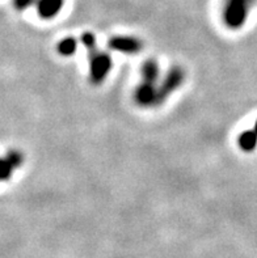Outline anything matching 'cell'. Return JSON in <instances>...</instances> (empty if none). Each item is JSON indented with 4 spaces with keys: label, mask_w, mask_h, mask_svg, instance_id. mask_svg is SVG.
Listing matches in <instances>:
<instances>
[{
    "label": "cell",
    "mask_w": 257,
    "mask_h": 258,
    "mask_svg": "<svg viewBox=\"0 0 257 258\" xmlns=\"http://www.w3.org/2000/svg\"><path fill=\"white\" fill-rule=\"evenodd\" d=\"M253 2L254 0H227L223 12V20L227 28L235 30L244 25Z\"/></svg>",
    "instance_id": "6da1fadb"
},
{
    "label": "cell",
    "mask_w": 257,
    "mask_h": 258,
    "mask_svg": "<svg viewBox=\"0 0 257 258\" xmlns=\"http://www.w3.org/2000/svg\"><path fill=\"white\" fill-rule=\"evenodd\" d=\"M112 70V58L97 49L89 51V79L93 84H101Z\"/></svg>",
    "instance_id": "7a4b0ae2"
},
{
    "label": "cell",
    "mask_w": 257,
    "mask_h": 258,
    "mask_svg": "<svg viewBox=\"0 0 257 258\" xmlns=\"http://www.w3.org/2000/svg\"><path fill=\"white\" fill-rule=\"evenodd\" d=\"M185 74L180 67H172L163 79V82L158 85V98H159V105L163 104L167 98L172 95L176 89H179L184 83Z\"/></svg>",
    "instance_id": "3957f363"
},
{
    "label": "cell",
    "mask_w": 257,
    "mask_h": 258,
    "mask_svg": "<svg viewBox=\"0 0 257 258\" xmlns=\"http://www.w3.org/2000/svg\"><path fill=\"white\" fill-rule=\"evenodd\" d=\"M134 100L142 108H151V106H159V98H158V85L153 83L143 82L140 83L134 92Z\"/></svg>",
    "instance_id": "277c9868"
},
{
    "label": "cell",
    "mask_w": 257,
    "mask_h": 258,
    "mask_svg": "<svg viewBox=\"0 0 257 258\" xmlns=\"http://www.w3.org/2000/svg\"><path fill=\"white\" fill-rule=\"evenodd\" d=\"M108 45L112 50L122 52V54H138L142 50V42L138 38H134V37H112Z\"/></svg>",
    "instance_id": "5b68a950"
},
{
    "label": "cell",
    "mask_w": 257,
    "mask_h": 258,
    "mask_svg": "<svg viewBox=\"0 0 257 258\" xmlns=\"http://www.w3.org/2000/svg\"><path fill=\"white\" fill-rule=\"evenodd\" d=\"M63 0H38L37 11L42 19H53L62 10Z\"/></svg>",
    "instance_id": "8992f818"
},
{
    "label": "cell",
    "mask_w": 257,
    "mask_h": 258,
    "mask_svg": "<svg viewBox=\"0 0 257 258\" xmlns=\"http://www.w3.org/2000/svg\"><path fill=\"white\" fill-rule=\"evenodd\" d=\"M142 79H143V82H148V83H153V84H157L158 79H159V64L158 62H155L153 59H148L146 62L143 63L142 66Z\"/></svg>",
    "instance_id": "52a82bcc"
},
{
    "label": "cell",
    "mask_w": 257,
    "mask_h": 258,
    "mask_svg": "<svg viewBox=\"0 0 257 258\" xmlns=\"http://www.w3.org/2000/svg\"><path fill=\"white\" fill-rule=\"evenodd\" d=\"M238 144L245 152H252L257 147V134L254 130L243 131L238 138Z\"/></svg>",
    "instance_id": "ba28073f"
},
{
    "label": "cell",
    "mask_w": 257,
    "mask_h": 258,
    "mask_svg": "<svg viewBox=\"0 0 257 258\" xmlns=\"http://www.w3.org/2000/svg\"><path fill=\"white\" fill-rule=\"evenodd\" d=\"M78 49V42L74 37H66L58 43V52L63 56H71Z\"/></svg>",
    "instance_id": "9c48e42d"
},
{
    "label": "cell",
    "mask_w": 257,
    "mask_h": 258,
    "mask_svg": "<svg viewBox=\"0 0 257 258\" xmlns=\"http://www.w3.org/2000/svg\"><path fill=\"white\" fill-rule=\"evenodd\" d=\"M13 169L15 168L11 165V163L7 159H0V181H6L11 178Z\"/></svg>",
    "instance_id": "30bf717a"
},
{
    "label": "cell",
    "mask_w": 257,
    "mask_h": 258,
    "mask_svg": "<svg viewBox=\"0 0 257 258\" xmlns=\"http://www.w3.org/2000/svg\"><path fill=\"white\" fill-rule=\"evenodd\" d=\"M82 42L83 45L88 49V51H92V50H96V37L92 34V33H84L82 34Z\"/></svg>",
    "instance_id": "8fae6325"
},
{
    "label": "cell",
    "mask_w": 257,
    "mask_h": 258,
    "mask_svg": "<svg viewBox=\"0 0 257 258\" xmlns=\"http://www.w3.org/2000/svg\"><path fill=\"white\" fill-rule=\"evenodd\" d=\"M6 159L10 161L11 165H12L13 168L20 167V165L23 164V156H21V154L16 152V151H11V152H8Z\"/></svg>",
    "instance_id": "7c38bea8"
},
{
    "label": "cell",
    "mask_w": 257,
    "mask_h": 258,
    "mask_svg": "<svg viewBox=\"0 0 257 258\" xmlns=\"http://www.w3.org/2000/svg\"><path fill=\"white\" fill-rule=\"evenodd\" d=\"M34 0H13V4L17 10H26L28 7L32 6Z\"/></svg>",
    "instance_id": "4fadbf2b"
},
{
    "label": "cell",
    "mask_w": 257,
    "mask_h": 258,
    "mask_svg": "<svg viewBox=\"0 0 257 258\" xmlns=\"http://www.w3.org/2000/svg\"><path fill=\"white\" fill-rule=\"evenodd\" d=\"M253 130H254V133H256V134H257V121H256V123H254V128H253Z\"/></svg>",
    "instance_id": "5bb4252c"
}]
</instances>
